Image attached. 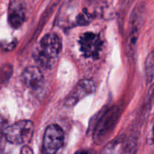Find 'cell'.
<instances>
[{
    "mask_svg": "<svg viewBox=\"0 0 154 154\" xmlns=\"http://www.w3.org/2000/svg\"><path fill=\"white\" fill-rule=\"evenodd\" d=\"M61 48L60 37L55 33H49L41 39L33 56L41 66L48 68L54 64V61L61 51Z\"/></svg>",
    "mask_w": 154,
    "mask_h": 154,
    "instance_id": "cell-1",
    "label": "cell"
},
{
    "mask_svg": "<svg viewBox=\"0 0 154 154\" xmlns=\"http://www.w3.org/2000/svg\"><path fill=\"white\" fill-rule=\"evenodd\" d=\"M34 133V125L30 120H20L6 128L5 139L13 144H25L29 142Z\"/></svg>",
    "mask_w": 154,
    "mask_h": 154,
    "instance_id": "cell-2",
    "label": "cell"
},
{
    "mask_svg": "<svg viewBox=\"0 0 154 154\" xmlns=\"http://www.w3.org/2000/svg\"><path fill=\"white\" fill-rule=\"evenodd\" d=\"M64 142V132L57 124L48 126L45 129L42 141V153L56 154Z\"/></svg>",
    "mask_w": 154,
    "mask_h": 154,
    "instance_id": "cell-3",
    "label": "cell"
},
{
    "mask_svg": "<svg viewBox=\"0 0 154 154\" xmlns=\"http://www.w3.org/2000/svg\"><path fill=\"white\" fill-rule=\"evenodd\" d=\"M81 52L86 57L96 59L99 57L102 48V41L99 35L93 32H85L79 38Z\"/></svg>",
    "mask_w": 154,
    "mask_h": 154,
    "instance_id": "cell-4",
    "label": "cell"
},
{
    "mask_svg": "<svg viewBox=\"0 0 154 154\" xmlns=\"http://www.w3.org/2000/svg\"><path fill=\"white\" fill-rule=\"evenodd\" d=\"M119 115V109L114 108L110 110L108 114H105L99 126H96L94 134V139L96 142L100 143L105 139L108 133L111 132L114 126H115Z\"/></svg>",
    "mask_w": 154,
    "mask_h": 154,
    "instance_id": "cell-5",
    "label": "cell"
},
{
    "mask_svg": "<svg viewBox=\"0 0 154 154\" xmlns=\"http://www.w3.org/2000/svg\"><path fill=\"white\" fill-rule=\"evenodd\" d=\"M96 90V84L92 80H81L77 84L66 100V105H74L75 103L85 97L89 94H91Z\"/></svg>",
    "mask_w": 154,
    "mask_h": 154,
    "instance_id": "cell-6",
    "label": "cell"
},
{
    "mask_svg": "<svg viewBox=\"0 0 154 154\" xmlns=\"http://www.w3.org/2000/svg\"><path fill=\"white\" fill-rule=\"evenodd\" d=\"M22 81L23 84L32 90L41 88L44 83V76L40 69L35 66L26 68L22 73Z\"/></svg>",
    "mask_w": 154,
    "mask_h": 154,
    "instance_id": "cell-7",
    "label": "cell"
},
{
    "mask_svg": "<svg viewBox=\"0 0 154 154\" xmlns=\"http://www.w3.org/2000/svg\"><path fill=\"white\" fill-rule=\"evenodd\" d=\"M8 22L13 28H18L25 20V4L22 1H11L8 7Z\"/></svg>",
    "mask_w": 154,
    "mask_h": 154,
    "instance_id": "cell-8",
    "label": "cell"
},
{
    "mask_svg": "<svg viewBox=\"0 0 154 154\" xmlns=\"http://www.w3.org/2000/svg\"><path fill=\"white\" fill-rule=\"evenodd\" d=\"M145 75L147 82H151L154 77V52L150 53L146 59Z\"/></svg>",
    "mask_w": 154,
    "mask_h": 154,
    "instance_id": "cell-9",
    "label": "cell"
},
{
    "mask_svg": "<svg viewBox=\"0 0 154 154\" xmlns=\"http://www.w3.org/2000/svg\"><path fill=\"white\" fill-rule=\"evenodd\" d=\"M20 154H34V153H33L32 150L29 147H28V146H24L21 149Z\"/></svg>",
    "mask_w": 154,
    "mask_h": 154,
    "instance_id": "cell-10",
    "label": "cell"
},
{
    "mask_svg": "<svg viewBox=\"0 0 154 154\" xmlns=\"http://www.w3.org/2000/svg\"><path fill=\"white\" fill-rule=\"evenodd\" d=\"M76 154H96L93 150H81L78 151Z\"/></svg>",
    "mask_w": 154,
    "mask_h": 154,
    "instance_id": "cell-11",
    "label": "cell"
},
{
    "mask_svg": "<svg viewBox=\"0 0 154 154\" xmlns=\"http://www.w3.org/2000/svg\"><path fill=\"white\" fill-rule=\"evenodd\" d=\"M153 141L154 143V126H153Z\"/></svg>",
    "mask_w": 154,
    "mask_h": 154,
    "instance_id": "cell-12",
    "label": "cell"
}]
</instances>
